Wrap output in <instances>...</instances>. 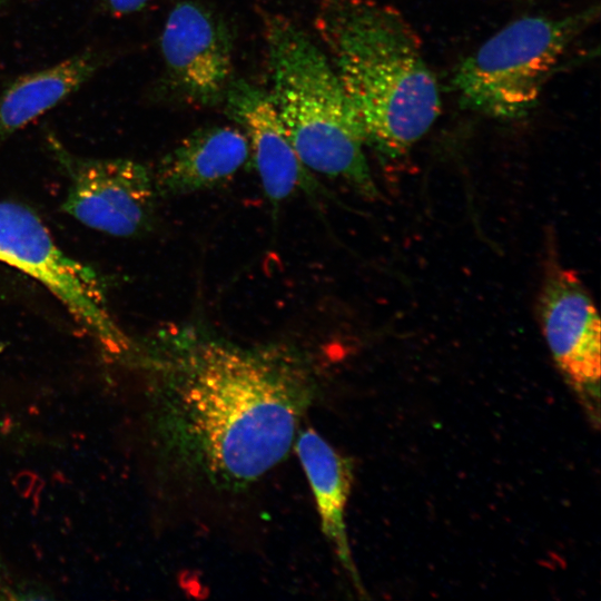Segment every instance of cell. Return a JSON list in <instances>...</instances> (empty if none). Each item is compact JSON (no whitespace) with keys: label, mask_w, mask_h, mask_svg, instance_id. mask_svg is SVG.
Listing matches in <instances>:
<instances>
[{"label":"cell","mask_w":601,"mask_h":601,"mask_svg":"<svg viewBox=\"0 0 601 601\" xmlns=\"http://www.w3.org/2000/svg\"><path fill=\"white\" fill-rule=\"evenodd\" d=\"M150 428L166 463L217 491H242L279 464L316 397L290 354L218 342L149 358Z\"/></svg>","instance_id":"obj_1"},{"label":"cell","mask_w":601,"mask_h":601,"mask_svg":"<svg viewBox=\"0 0 601 601\" xmlns=\"http://www.w3.org/2000/svg\"><path fill=\"white\" fill-rule=\"evenodd\" d=\"M316 28L366 145L387 159L405 156L441 110L437 80L412 27L373 0H319Z\"/></svg>","instance_id":"obj_2"},{"label":"cell","mask_w":601,"mask_h":601,"mask_svg":"<svg viewBox=\"0 0 601 601\" xmlns=\"http://www.w3.org/2000/svg\"><path fill=\"white\" fill-rule=\"evenodd\" d=\"M269 98L303 165L375 198L364 134L326 53L288 18L265 19Z\"/></svg>","instance_id":"obj_3"},{"label":"cell","mask_w":601,"mask_h":601,"mask_svg":"<svg viewBox=\"0 0 601 601\" xmlns=\"http://www.w3.org/2000/svg\"><path fill=\"white\" fill-rule=\"evenodd\" d=\"M580 21L526 16L509 23L459 66L453 83L460 101L496 119L525 116L536 105Z\"/></svg>","instance_id":"obj_4"},{"label":"cell","mask_w":601,"mask_h":601,"mask_svg":"<svg viewBox=\"0 0 601 601\" xmlns=\"http://www.w3.org/2000/svg\"><path fill=\"white\" fill-rule=\"evenodd\" d=\"M0 263L45 286L102 349L118 357L131 352L130 339L110 314L98 274L63 252L33 210L3 199H0Z\"/></svg>","instance_id":"obj_5"},{"label":"cell","mask_w":601,"mask_h":601,"mask_svg":"<svg viewBox=\"0 0 601 601\" xmlns=\"http://www.w3.org/2000/svg\"><path fill=\"white\" fill-rule=\"evenodd\" d=\"M48 146L68 176L62 209L82 225L116 237L150 226L158 195L154 173L127 158L79 157L51 134Z\"/></svg>","instance_id":"obj_6"},{"label":"cell","mask_w":601,"mask_h":601,"mask_svg":"<svg viewBox=\"0 0 601 601\" xmlns=\"http://www.w3.org/2000/svg\"><path fill=\"white\" fill-rule=\"evenodd\" d=\"M539 319L563 376L599 422L601 327L595 305L575 272L553 264L539 295Z\"/></svg>","instance_id":"obj_7"},{"label":"cell","mask_w":601,"mask_h":601,"mask_svg":"<svg viewBox=\"0 0 601 601\" xmlns=\"http://www.w3.org/2000/svg\"><path fill=\"white\" fill-rule=\"evenodd\" d=\"M160 51L171 85L190 102L214 106L225 99L233 82V43L207 8L178 2L165 22Z\"/></svg>","instance_id":"obj_8"},{"label":"cell","mask_w":601,"mask_h":601,"mask_svg":"<svg viewBox=\"0 0 601 601\" xmlns=\"http://www.w3.org/2000/svg\"><path fill=\"white\" fill-rule=\"evenodd\" d=\"M227 112L245 132L266 197L279 204L314 179L298 158L269 95L245 80H233L225 96Z\"/></svg>","instance_id":"obj_9"},{"label":"cell","mask_w":601,"mask_h":601,"mask_svg":"<svg viewBox=\"0 0 601 601\" xmlns=\"http://www.w3.org/2000/svg\"><path fill=\"white\" fill-rule=\"evenodd\" d=\"M250 158L247 137L233 126H207L185 137L154 173L159 196H179L217 187Z\"/></svg>","instance_id":"obj_10"},{"label":"cell","mask_w":601,"mask_h":601,"mask_svg":"<svg viewBox=\"0 0 601 601\" xmlns=\"http://www.w3.org/2000/svg\"><path fill=\"white\" fill-rule=\"evenodd\" d=\"M294 447L315 497L322 531L354 584L362 589L345 524L353 480L352 462L313 428L298 432Z\"/></svg>","instance_id":"obj_11"},{"label":"cell","mask_w":601,"mask_h":601,"mask_svg":"<svg viewBox=\"0 0 601 601\" xmlns=\"http://www.w3.org/2000/svg\"><path fill=\"white\" fill-rule=\"evenodd\" d=\"M107 59L90 49L16 78L0 95V142L76 92Z\"/></svg>","instance_id":"obj_12"},{"label":"cell","mask_w":601,"mask_h":601,"mask_svg":"<svg viewBox=\"0 0 601 601\" xmlns=\"http://www.w3.org/2000/svg\"><path fill=\"white\" fill-rule=\"evenodd\" d=\"M148 0H101L102 8L111 16L122 17L142 10Z\"/></svg>","instance_id":"obj_13"},{"label":"cell","mask_w":601,"mask_h":601,"mask_svg":"<svg viewBox=\"0 0 601 601\" xmlns=\"http://www.w3.org/2000/svg\"><path fill=\"white\" fill-rule=\"evenodd\" d=\"M10 1L12 0H0V9L8 4Z\"/></svg>","instance_id":"obj_14"}]
</instances>
